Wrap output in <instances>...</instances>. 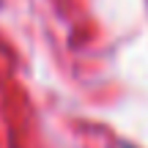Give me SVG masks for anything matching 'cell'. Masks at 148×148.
Returning a JSON list of instances; mask_svg holds the SVG:
<instances>
[{
    "mask_svg": "<svg viewBox=\"0 0 148 148\" xmlns=\"http://www.w3.org/2000/svg\"><path fill=\"white\" fill-rule=\"evenodd\" d=\"M121 148H137L134 143H121Z\"/></svg>",
    "mask_w": 148,
    "mask_h": 148,
    "instance_id": "1",
    "label": "cell"
}]
</instances>
